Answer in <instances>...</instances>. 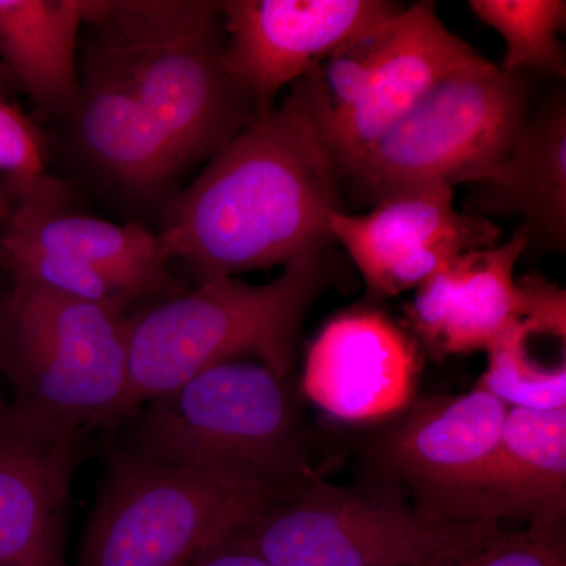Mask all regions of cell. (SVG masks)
<instances>
[{
  "mask_svg": "<svg viewBox=\"0 0 566 566\" xmlns=\"http://www.w3.org/2000/svg\"><path fill=\"white\" fill-rule=\"evenodd\" d=\"M488 62L446 28L433 3L401 7L382 29L381 50L364 103L326 133L342 180L439 82Z\"/></svg>",
  "mask_w": 566,
  "mask_h": 566,
  "instance_id": "5bb4252c",
  "label": "cell"
},
{
  "mask_svg": "<svg viewBox=\"0 0 566 566\" xmlns=\"http://www.w3.org/2000/svg\"><path fill=\"white\" fill-rule=\"evenodd\" d=\"M509 408L476 385L460 395L415 400L367 447L371 479L411 495L427 515L474 523L476 491Z\"/></svg>",
  "mask_w": 566,
  "mask_h": 566,
  "instance_id": "9c48e42d",
  "label": "cell"
},
{
  "mask_svg": "<svg viewBox=\"0 0 566 566\" xmlns=\"http://www.w3.org/2000/svg\"><path fill=\"white\" fill-rule=\"evenodd\" d=\"M62 205L18 199L2 223L0 248L24 249L92 264L120 277L145 297L178 292L158 233L139 223H115L73 214Z\"/></svg>",
  "mask_w": 566,
  "mask_h": 566,
  "instance_id": "ac0fdd59",
  "label": "cell"
},
{
  "mask_svg": "<svg viewBox=\"0 0 566 566\" xmlns=\"http://www.w3.org/2000/svg\"><path fill=\"white\" fill-rule=\"evenodd\" d=\"M340 182L303 77L170 200L158 237L169 262L181 260L200 282L286 266L331 240Z\"/></svg>",
  "mask_w": 566,
  "mask_h": 566,
  "instance_id": "6da1fadb",
  "label": "cell"
},
{
  "mask_svg": "<svg viewBox=\"0 0 566 566\" xmlns=\"http://www.w3.org/2000/svg\"><path fill=\"white\" fill-rule=\"evenodd\" d=\"M444 182L386 193L367 214L327 216L331 240L344 245L368 293L394 297L416 290L461 253L499 244L501 230L474 212H460Z\"/></svg>",
  "mask_w": 566,
  "mask_h": 566,
  "instance_id": "30bf717a",
  "label": "cell"
},
{
  "mask_svg": "<svg viewBox=\"0 0 566 566\" xmlns=\"http://www.w3.org/2000/svg\"><path fill=\"white\" fill-rule=\"evenodd\" d=\"M322 252L283 266L263 285L237 277L200 282L128 318V392L122 423L200 371L255 359L286 376L323 281Z\"/></svg>",
  "mask_w": 566,
  "mask_h": 566,
  "instance_id": "277c9868",
  "label": "cell"
},
{
  "mask_svg": "<svg viewBox=\"0 0 566 566\" xmlns=\"http://www.w3.org/2000/svg\"><path fill=\"white\" fill-rule=\"evenodd\" d=\"M438 566H566L565 531L526 527L506 532L493 521Z\"/></svg>",
  "mask_w": 566,
  "mask_h": 566,
  "instance_id": "cb8c5ba5",
  "label": "cell"
},
{
  "mask_svg": "<svg viewBox=\"0 0 566 566\" xmlns=\"http://www.w3.org/2000/svg\"><path fill=\"white\" fill-rule=\"evenodd\" d=\"M528 245L520 230L506 243L461 253L417 286L409 324L438 359L491 348L516 323V264Z\"/></svg>",
  "mask_w": 566,
  "mask_h": 566,
  "instance_id": "9a60e30c",
  "label": "cell"
},
{
  "mask_svg": "<svg viewBox=\"0 0 566 566\" xmlns=\"http://www.w3.org/2000/svg\"><path fill=\"white\" fill-rule=\"evenodd\" d=\"M11 211V200L9 193H7V189H3L0 186V223L7 221Z\"/></svg>",
  "mask_w": 566,
  "mask_h": 566,
  "instance_id": "484cf974",
  "label": "cell"
},
{
  "mask_svg": "<svg viewBox=\"0 0 566 566\" xmlns=\"http://www.w3.org/2000/svg\"><path fill=\"white\" fill-rule=\"evenodd\" d=\"M524 74L488 62L446 77L344 175L368 200L411 186L482 180L526 122Z\"/></svg>",
  "mask_w": 566,
  "mask_h": 566,
  "instance_id": "ba28073f",
  "label": "cell"
},
{
  "mask_svg": "<svg viewBox=\"0 0 566 566\" xmlns=\"http://www.w3.org/2000/svg\"><path fill=\"white\" fill-rule=\"evenodd\" d=\"M81 431L0 411V566H70L65 543Z\"/></svg>",
  "mask_w": 566,
  "mask_h": 566,
  "instance_id": "7c38bea8",
  "label": "cell"
},
{
  "mask_svg": "<svg viewBox=\"0 0 566 566\" xmlns=\"http://www.w3.org/2000/svg\"><path fill=\"white\" fill-rule=\"evenodd\" d=\"M0 174L9 180L10 200L35 199L62 205L66 186L46 170L39 129L0 93Z\"/></svg>",
  "mask_w": 566,
  "mask_h": 566,
  "instance_id": "603a6c76",
  "label": "cell"
},
{
  "mask_svg": "<svg viewBox=\"0 0 566 566\" xmlns=\"http://www.w3.org/2000/svg\"><path fill=\"white\" fill-rule=\"evenodd\" d=\"M469 200L476 216L523 221L528 245L564 251L566 240V104L564 96L528 112L512 148ZM527 245V248H528Z\"/></svg>",
  "mask_w": 566,
  "mask_h": 566,
  "instance_id": "e0dca14e",
  "label": "cell"
},
{
  "mask_svg": "<svg viewBox=\"0 0 566 566\" xmlns=\"http://www.w3.org/2000/svg\"><path fill=\"white\" fill-rule=\"evenodd\" d=\"M415 338L374 307L324 324L305 354L301 395L346 423H385L416 400Z\"/></svg>",
  "mask_w": 566,
  "mask_h": 566,
  "instance_id": "4fadbf2b",
  "label": "cell"
},
{
  "mask_svg": "<svg viewBox=\"0 0 566 566\" xmlns=\"http://www.w3.org/2000/svg\"><path fill=\"white\" fill-rule=\"evenodd\" d=\"M84 17L85 0H0V57L41 109L76 111Z\"/></svg>",
  "mask_w": 566,
  "mask_h": 566,
  "instance_id": "44dd1931",
  "label": "cell"
},
{
  "mask_svg": "<svg viewBox=\"0 0 566 566\" xmlns=\"http://www.w3.org/2000/svg\"><path fill=\"white\" fill-rule=\"evenodd\" d=\"M520 316L488 352L480 387L506 408L566 409V357L546 356V344H566V294L539 274L517 277Z\"/></svg>",
  "mask_w": 566,
  "mask_h": 566,
  "instance_id": "ffe728a7",
  "label": "cell"
},
{
  "mask_svg": "<svg viewBox=\"0 0 566 566\" xmlns=\"http://www.w3.org/2000/svg\"><path fill=\"white\" fill-rule=\"evenodd\" d=\"M85 63L125 84L186 166L218 155L256 112L226 63L219 2L85 0Z\"/></svg>",
  "mask_w": 566,
  "mask_h": 566,
  "instance_id": "3957f363",
  "label": "cell"
},
{
  "mask_svg": "<svg viewBox=\"0 0 566 566\" xmlns=\"http://www.w3.org/2000/svg\"><path fill=\"white\" fill-rule=\"evenodd\" d=\"M84 150L132 191L158 192L186 163L166 129L125 84L85 63L74 111Z\"/></svg>",
  "mask_w": 566,
  "mask_h": 566,
  "instance_id": "d6986e66",
  "label": "cell"
},
{
  "mask_svg": "<svg viewBox=\"0 0 566 566\" xmlns=\"http://www.w3.org/2000/svg\"><path fill=\"white\" fill-rule=\"evenodd\" d=\"M490 523L427 515L400 490L374 479L364 486H338L319 475L221 545L275 566H438Z\"/></svg>",
  "mask_w": 566,
  "mask_h": 566,
  "instance_id": "8992f818",
  "label": "cell"
},
{
  "mask_svg": "<svg viewBox=\"0 0 566 566\" xmlns=\"http://www.w3.org/2000/svg\"><path fill=\"white\" fill-rule=\"evenodd\" d=\"M504 520L565 531L566 409L506 411L472 510V521Z\"/></svg>",
  "mask_w": 566,
  "mask_h": 566,
  "instance_id": "2e32d148",
  "label": "cell"
},
{
  "mask_svg": "<svg viewBox=\"0 0 566 566\" xmlns=\"http://www.w3.org/2000/svg\"><path fill=\"white\" fill-rule=\"evenodd\" d=\"M275 504L255 488L115 450L80 566H191Z\"/></svg>",
  "mask_w": 566,
  "mask_h": 566,
  "instance_id": "52a82bcc",
  "label": "cell"
},
{
  "mask_svg": "<svg viewBox=\"0 0 566 566\" xmlns=\"http://www.w3.org/2000/svg\"><path fill=\"white\" fill-rule=\"evenodd\" d=\"M191 566H275L271 562L249 551L229 545L212 547L202 554Z\"/></svg>",
  "mask_w": 566,
  "mask_h": 566,
  "instance_id": "d4e9b609",
  "label": "cell"
},
{
  "mask_svg": "<svg viewBox=\"0 0 566 566\" xmlns=\"http://www.w3.org/2000/svg\"><path fill=\"white\" fill-rule=\"evenodd\" d=\"M219 7L227 69L256 117L274 109L286 85L401 9L386 0H226Z\"/></svg>",
  "mask_w": 566,
  "mask_h": 566,
  "instance_id": "8fae6325",
  "label": "cell"
},
{
  "mask_svg": "<svg viewBox=\"0 0 566 566\" xmlns=\"http://www.w3.org/2000/svg\"><path fill=\"white\" fill-rule=\"evenodd\" d=\"M126 450L292 499L319 476L301 392L256 360H230L142 406Z\"/></svg>",
  "mask_w": 566,
  "mask_h": 566,
  "instance_id": "7a4b0ae2",
  "label": "cell"
},
{
  "mask_svg": "<svg viewBox=\"0 0 566 566\" xmlns=\"http://www.w3.org/2000/svg\"><path fill=\"white\" fill-rule=\"evenodd\" d=\"M2 360L13 403L85 433L122 423L128 392V318L13 282L0 312Z\"/></svg>",
  "mask_w": 566,
  "mask_h": 566,
  "instance_id": "5b68a950",
  "label": "cell"
},
{
  "mask_svg": "<svg viewBox=\"0 0 566 566\" xmlns=\"http://www.w3.org/2000/svg\"><path fill=\"white\" fill-rule=\"evenodd\" d=\"M469 7L504 40L502 71H539L564 80L565 50L558 36L566 24L564 0H472Z\"/></svg>",
  "mask_w": 566,
  "mask_h": 566,
  "instance_id": "7402d4cb",
  "label": "cell"
}]
</instances>
